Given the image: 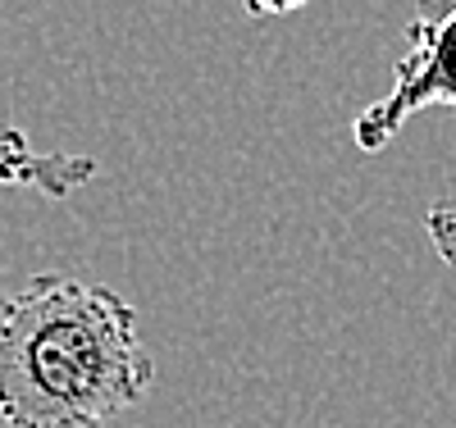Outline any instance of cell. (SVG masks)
Masks as SVG:
<instances>
[{
	"mask_svg": "<svg viewBox=\"0 0 456 428\" xmlns=\"http://www.w3.org/2000/svg\"><path fill=\"white\" fill-rule=\"evenodd\" d=\"M301 5H311V0H242V10L256 14V19H279V14H297Z\"/></svg>",
	"mask_w": 456,
	"mask_h": 428,
	"instance_id": "5b68a950",
	"label": "cell"
},
{
	"mask_svg": "<svg viewBox=\"0 0 456 428\" xmlns=\"http://www.w3.org/2000/svg\"><path fill=\"white\" fill-rule=\"evenodd\" d=\"M438 105L456 109V0H420L406 28V51L393 64V83L352 119V141L356 150L379 155L415 114Z\"/></svg>",
	"mask_w": 456,
	"mask_h": 428,
	"instance_id": "7a4b0ae2",
	"label": "cell"
},
{
	"mask_svg": "<svg viewBox=\"0 0 456 428\" xmlns=\"http://www.w3.org/2000/svg\"><path fill=\"white\" fill-rule=\"evenodd\" d=\"M425 232H429V242H434L438 260L456 274V206H429Z\"/></svg>",
	"mask_w": 456,
	"mask_h": 428,
	"instance_id": "277c9868",
	"label": "cell"
},
{
	"mask_svg": "<svg viewBox=\"0 0 456 428\" xmlns=\"http://www.w3.org/2000/svg\"><path fill=\"white\" fill-rule=\"evenodd\" d=\"M96 178V160L83 150H37L19 128L0 119V187H23L64 201Z\"/></svg>",
	"mask_w": 456,
	"mask_h": 428,
	"instance_id": "3957f363",
	"label": "cell"
},
{
	"mask_svg": "<svg viewBox=\"0 0 456 428\" xmlns=\"http://www.w3.org/2000/svg\"><path fill=\"white\" fill-rule=\"evenodd\" d=\"M151 383L137 310L114 287L37 274L0 301V428H105Z\"/></svg>",
	"mask_w": 456,
	"mask_h": 428,
	"instance_id": "6da1fadb",
	"label": "cell"
}]
</instances>
